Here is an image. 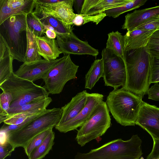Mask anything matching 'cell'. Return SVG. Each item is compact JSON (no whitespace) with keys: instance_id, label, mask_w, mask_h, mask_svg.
I'll return each mask as SVG.
<instances>
[{"instance_id":"cb8c5ba5","label":"cell","mask_w":159,"mask_h":159,"mask_svg":"<svg viewBox=\"0 0 159 159\" xmlns=\"http://www.w3.org/2000/svg\"><path fill=\"white\" fill-rule=\"evenodd\" d=\"M26 60L25 62L30 63L42 59L38 52L36 37L30 30L28 26L26 31Z\"/></svg>"},{"instance_id":"8992f818","label":"cell","mask_w":159,"mask_h":159,"mask_svg":"<svg viewBox=\"0 0 159 159\" xmlns=\"http://www.w3.org/2000/svg\"><path fill=\"white\" fill-rule=\"evenodd\" d=\"M61 108L47 109L40 116L27 125L7 135V140L15 149L24 148L28 142L36 135L51 127H55L60 119Z\"/></svg>"},{"instance_id":"836d02e7","label":"cell","mask_w":159,"mask_h":159,"mask_svg":"<svg viewBox=\"0 0 159 159\" xmlns=\"http://www.w3.org/2000/svg\"><path fill=\"white\" fill-rule=\"evenodd\" d=\"M136 29L148 31H156L159 30V16L145 21Z\"/></svg>"},{"instance_id":"44dd1931","label":"cell","mask_w":159,"mask_h":159,"mask_svg":"<svg viewBox=\"0 0 159 159\" xmlns=\"http://www.w3.org/2000/svg\"><path fill=\"white\" fill-rule=\"evenodd\" d=\"M52 101V98L48 97L30 102L19 107L10 108L8 114L24 113L35 115L41 113L47 109V107Z\"/></svg>"},{"instance_id":"3957f363","label":"cell","mask_w":159,"mask_h":159,"mask_svg":"<svg viewBox=\"0 0 159 159\" xmlns=\"http://www.w3.org/2000/svg\"><path fill=\"white\" fill-rule=\"evenodd\" d=\"M142 143L138 135H134L128 140L115 139L88 153L77 152L73 159H139Z\"/></svg>"},{"instance_id":"8d00e7d4","label":"cell","mask_w":159,"mask_h":159,"mask_svg":"<svg viewBox=\"0 0 159 159\" xmlns=\"http://www.w3.org/2000/svg\"><path fill=\"white\" fill-rule=\"evenodd\" d=\"M147 94L148 98L156 101H159V84L155 83L149 89Z\"/></svg>"},{"instance_id":"8fae6325","label":"cell","mask_w":159,"mask_h":159,"mask_svg":"<svg viewBox=\"0 0 159 159\" xmlns=\"http://www.w3.org/2000/svg\"><path fill=\"white\" fill-rule=\"evenodd\" d=\"M56 40L60 49L66 55H89L96 57L98 50L91 46L86 41L79 39L72 30L67 34H56Z\"/></svg>"},{"instance_id":"9a60e30c","label":"cell","mask_w":159,"mask_h":159,"mask_svg":"<svg viewBox=\"0 0 159 159\" xmlns=\"http://www.w3.org/2000/svg\"><path fill=\"white\" fill-rule=\"evenodd\" d=\"M35 0H0V24L11 16L32 12Z\"/></svg>"},{"instance_id":"ac0fdd59","label":"cell","mask_w":159,"mask_h":159,"mask_svg":"<svg viewBox=\"0 0 159 159\" xmlns=\"http://www.w3.org/2000/svg\"><path fill=\"white\" fill-rule=\"evenodd\" d=\"M155 31L138 29L127 31L124 35L125 51L128 52L145 47L151 36Z\"/></svg>"},{"instance_id":"7a4b0ae2","label":"cell","mask_w":159,"mask_h":159,"mask_svg":"<svg viewBox=\"0 0 159 159\" xmlns=\"http://www.w3.org/2000/svg\"><path fill=\"white\" fill-rule=\"evenodd\" d=\"M143 102L140 97L121 88L111 92L106 102L116 121L125 126L136 125Z\"/></svg>"},{"instance_id":"30bf717a","label":"cell","mask_w":159,"mask_h":159,"mask_svg":"<svg viewBox=\"0 0 159 159\" xmlns=\"http://www.w3.org/2000/svg\"><path fill=\"white\" fill-rule=\"evenodd\" d=\"M73 0H61L50 4H39L35 1V9L33 12L40 19L52 16L71 29L76 15L73 9Z\"/></svg>"},{"instance_id":"7c38bea8","label":"cell","mask_w":159,"mask_h":159,"mask_svg":"<svg viewBox=\"0 0 159 159\" xmlns=\"http://www.w3.org/2000/svg\"><path fill=\"white\" fill-rule=\"evenodd\" d=\"M103 97L101 94L89 93L87 102L80 113L64 123L56 125L55 128L61 133H66L81 127L91 117L98 105L103 101Z\"/></svg>"},{"instance_id":"484cf974","label":"cell","mask_w":159,"mask_h":159,"mask_svg":"<svg viewBox=\"0 0 159 159\" xmlns=\"http://www.w3.org/2000/svg\"><path fill=\"white\" fill-rule=\"evenodd\" d=\"M147 2L146 0H128L120 6L106 10L104 12L106 16L116 18L125 12L139 8Z\"/></svg>"},{"instance_id":"60d3db41","label":"cell","mask_w":159,"mask_h":159,"mask_svg":"<svg viewBox=\"0 0 159 159\" xmlns=\"http://www.w3.org/2000/svg\"><path fill=\"white\" fill-rule=\"evenodd\" d=\"M61 0H35L36 3L39 4H50L60 2Z\"/></svg>"},{"instance_id":"4fadbf2b","label":"cell","mask_w":159,"mask_h":159,"mask_svg":"<svg viewBox=\"0 0 159 159\" xmlns=\"http://www.w3.org/2000/svg\"><path fill=\"white\" fill-rule=\"evenodd\" d=\"M136 125L146 131L153 139L159 140V107L143 102Z\"/></svg>"},{"instance_id":"1f68e13d","label":"cell","mask_w":159,"mask_h":159,"mask_svg":"<svg viewBox=\"0 0 159 159\" xmlns=\"http://www.w3.org/2000/svg\"><path fill=\"white\" fill-rule=\"evenodd\" d=\"M145 48L153 58L159 59V30L152 34Z\"/></svg>"},{"instance_id":"2e32d148","label":"cell","mask_w":159,"mask_h":159,"mask_svg":"<svg viewBox=\"0 0 159 159\" xmlns=\"http://www.w3.org/2000/svg\"><path fill=\"white\" fill-rule=\"evenodd\" d=\"M158 16L159 6L135 10L125 16L124 22L122 29L127 30L128 31H132L145 21Z\"/></svg>"},{"instance_id":"b9f144b4","label":"cell","mask_w":159,"mask_h":159,"mask_svg":"<svg viewBox=\"0 0 159 159\" xmlns=\"http://www.w3.org/2000/svg\"><path fill=\"white\" fill-rule=\"evenodd\" d=\"M159 82V77L155 81L154 83H157Z\"/></svg>"},{"instance_id":"83f0119b","label":"cell","mask_w":159,"mask_h":159,"mask_svg":"<svg viewBox=\"0 0 159 159\" xmlns=\"http://www.w3.org/2000/svg\"><path fill=\"white\" fill-rule=\"evenodd\" d=\"M39 19L44 25L46 30L50 29L54 30L56 34H69L73 30L72 28L69 29L61 21L52 16Z\"/></svg>"},{"instance_id":"d590c367","label":"cell","mask_w":159,"mask_h":159,"mask_svg":"<svg viewBox=\"0 0 159 159\" xmlns=\"http://www.w3.org/2000/svg\"><path fill=\"white\" fill-rule=\"evenodd\" d=\"M159 77V59L152 57L150 83H154Z\"/></svg>"},{"instance_id":"f546056e","label":"cell","mask_w":159,"mask_h":159,"mask_svg":"<svg viewBox=\"0 0 159 159\" xmlns=\"http://www.w3.org/2000/svg\"><path fill=\"white\" fill-rule=\"evenodd\" d=\"M53 127H51L39 134L31 139L23 148L28 157L31 152L40 145L47 135L52 130Z\"/></svg>"},{"instance_id":"7402d4cb","label":"cell","mask_w":159,"mask_h":159,"mask_svg":"<svg viewBox=\"0 0 159 159\" xmlns=\"http://www.w3.org/2000/svg\"><path fill=\"white\" fill-rule=\"evenodd\" d=\"M106 48L112 51L125 63L126 52L125 50L124 35L117 31L108 34Z\"/></svg>"},{"instance_id":"ffe728a7","label":"cell","mask_w":159,"mask_h":159,"mask_svg":"<svg viewBox=\"0 0 159 159\" xmlns=\"http://www.w3.org/2000/svg\"><path fill=\"white\" fill-rule=\"evenodd\" d=\"M36 37L39 53L44 59L56 60L62 53L55 39L49 38L46 35Z\"/></svg>"},{"instance_id":"277c9868","label":"cell","mask_w":159,"mask_h":159,"mask_svg":"<svg viewBox=\"0 0 159 159\" xmlns=\"http://www.w3.org/2000/svg\"><path fill=\"white\" fill-rule=\"evenodd\" d=\"M27 15L11 16L0 24V35L8 46L13 59L23 63L26 60Z\"/></svg>"},{"instance_id":"d6986e66","label":"cell","mask_w":159,"mask_h":159,"mask_svg":"<svg viewBox=\"0 0 159 159\" xmlns=\"http://www.w3.org/2000/svg\"><path fill=\"white\" fill-rule=\"evenodd\" d=\"M13 60L8 46L0 35V85L8 79L14 73Z\"/></svg>"},{"instance_id":"5b68a950","label":"cell","mask_w":159,"mask_h":159,"mask_svg":"<svg viewBox=\"0 0 159 159\" xmlns=\"http://www.w3.org/2000/svg\"><path fill=\"white\" fill-rule=\"evenodd\" d=\"M0 88L2 92L11 94L12 100L10 108L19 107L30 102L47 98L49 94L44 87L19 77L14 73L8 79L0 85Z\"/></svg>"},{"instance_id":"6da1fadb","label":"cell","mask_w":159,"mask_h":159,"mask_svg":"<svg viewBox=\"0 0 159 159\" xmlns=\"http://www.w3.org/2000/svg\"><path fill=\"white\" fill-rule=\"evenodd\" d=\"M126 81L121 88L142 99L150 84L152 57L144 47L126 52Z\"/></svg>"},{"instance_id":"9c48e42d","label":"cell","mask_w":159,"mask_h":159,"mask_svg":"<svg viewBox=\"0 0 159 159\" xmlns=\"http://www.w3.org/2000/svg\"><path fill=\"white\" fill-rule=\"evenodd\" d=\"M105 85L118 89L125 85L126 78L125 63L112 51L106 48L101 53Z\"/></svg>"},{"instance_id":"ba28073f","label":"cell","mask_w":159,"mask_h":159,"mask_svg":"<svg viewBox=\"0 0 159 159\" xmlns=\"http://www.w3.org/2000/svg\"><path fill=\"white\" fill-rule=\"evenodd\" d=\"M79 67L72 61L70 55H64L46 74L43 79L44 87L49 94H60L68 81L77 78Z\"/></svg>"},{"instance_id":"d4e9b609","label":"cell","mask_w":159,"mask_h":159,"mask_svg":"<svg viewBox=\"0 0 159 159\" xmlns=\"http://www.w3.org/2000/svg\"><path fill=\"white\" fill-rule=\"evenodd\" d=\"M55 133L52 130L46 136L43 142L34 149L28 156L29 159H42L52 149L54 142Z\"/></svg>"},{"instance_id":"74e56055","label":"cell","mask_w":159,"mask_h":159,"mask_svg":"<svg viewBox=\"0 0 159 159\" xmlns=\"http://www.w3.org/2000/svg\"><path fill=\"white\" fill-rule=\"evenodd\" d=\"M153 140V144L152 151L146 159H159V140Z\"/></svg>"},{"instance_id":"4316f807","label":"cell","mask_w":159,"mask_h":159,"mask_svg":"<svg viewBox=\"0 0 159 159\" xmlns=\"http://www.w3.org/2000/svg\"><path fill=\"white\" fill-rule=\"evenodd\" d=\"M128 0H94L91 8L86 14L96 15L107 10L119 6Z\"/></svg>"},{"instance_id":"e575fe53","label":"cell","mask_w":159,"mask_h":159,"mask_svg":"<svg viewBox=\"0 0 159 159\" xmlns=\"http://www.w3.org/2000/svg\"><path fill=\"white\" fill-rule=\"evenodd\" d=\"M14 150L13 146L7 140L3 143H0V159H5L10 156Z\"/></svg>"},{"instance_id":"f35d334b","label":"cell","mask_w":159,"mask_h":159,"mask_svg":"<svg viewBox=\"0 0 159 159\" xmlns=\"http://www.w3.org/2000/svg\"><path fill=\"white\" fill-rule=\"evenodd\" d=\"M84 0H73V5L77 14H80Z\"/></svg>"},{"instance_id":"ab89813d","label":"cell","mask_w":159,"mask_h":159,"mask_svg":"<svg viewBox=\"0 0 159 159\" xmlns=\"http://www.w3.org/2000/svg\"><path fill=\"white\" fill-rule=\"evenodd\" d=\"M45 34L46 36L49 38L55 39L56 38V33L53 30H47L45 31Z\"/></svg>"},{"instance_id":"5bb4252c","label":"cell","mask_w":159,"mask_h":159,"mask_svg":"<svg viewBox=\"0 0 159 159\" xmlns=\"http://www.w3.org/2000/svg\"><path fill=\"white\" fill-rule=\"evenodd\" d=\"M61 59L48 61L45 59L30 63H23L14 74L17 76L34 82L43 79L48 71Z\"/></svg>"},{"instance_id":"d6a6232c","label":"cell","mask_w":159,"mask_h":159,"mask_svg":"<svg viewBox=\"0 0 159 159\" xmlns=\"http://www.w3.org/2000/svg\"><path fill=\"white\" fill-rule=\"evenodd\" d=\"M12 100V97L10 93L2 92L0 95V117H2L8 114L10 105Z\"/></svg>"},{"instance_id":"52a82bcc","label":"cell","mask_w":159,"mask_h":159,"mask_svg":"<svg viewBox=\"0 0 159 159\" xmlns=\"http://www.w3.org/2000/svg\"><path fill=\"white\" fill-rule=\"evenodd\" d=\"M111 125L109 111L106 102L102 101L89 118L78 130L75 138L77 143L83 147L88 143L103 135Z\"/></svg>"},{"instance_id":"f1b7e54d","label":"cell","mask_w":159,"mask_h":159,"mask_svg":"<svg viewBox=\"0 0 159 159\" xmlns=\"http://www.w3.org/2000/svg\"><path fill=\"white\" fill-rule=\"evenodd\" d=\"M27 26L36 37L43 36L46 30L39 18L32 12L27 15Z\"/></svg>"},{"instance_id":"e0dca14e","label":"cell","mask_w":159,"mask_h":159,"mask_svg":"<svg viewBox=\"0 0 159 159\" xmlns=\"http://www.w3.org/2000/svg\"><path fill=\"white\" fill-rule=\"evenodd\" d=\"M89 93L83 90L72 97L70 101L61 107V116L56 125H61L77 115L85 107L88 102Z\"/></svg>"},{"instance_id":"603a6c76","label":"cell","mask_w":159,"mask_h":159,"mask_svg":"<svg viewBox=\"0 0 159 159\" xmlns=\"http://www.w3.org/2000/svg\"><path fill=\"white\" fill-rule=\"evenodd\" d=\"M103 74L102 59L95 60L85 75V88L91 89L100 78L102 77Z\"/></svg>"},{"instance_id":"4dcf8cb0","label":"cell","mask_w":159,"mask_h":159,"mask_svg":"<svg viewBox=\"0 0 159 159\" xmlns=\"http://www.w3.org/2000/svg\"><path fill=\"white\" fill-rule=\"evenodd\" d=\"M106 16V15L104 12L96 15L76 14L73 20V25L80 26L88 22H92L95 23L97 25Z\"/></svg>"}]
</instances>
